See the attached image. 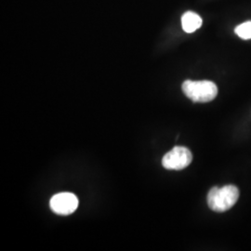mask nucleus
Segmentation results:
<instances>
[{"instance_id": "f257e3e1", "label": "nucleus", "mask_w": 251, "mask_h": 251, "mask_svg": "<svg viewBox=\"0 0 251 251\" xmlns=\"http://www.w3.org/2000/svg\"><path fill=\"white\" fill-rule=\"evenodd\" d=\"M239 198V190L234 185L213 187L207 194V205L215 212H225L232 208Z\"/></svg>"}, {"instance_id": "f03ea898", "label": "nucleus", "mask_w": 251, "mask_h": 251, "mask_svg": "<svg viewBox=\"0 0 251 251\" xmlns=\"http://www.w3.org/2000/svg\"><path fill=\"white\" fill-rule=\"evenodd\" d=\"M181 88L186 97L194 102H208L218 95V88L211 81L186 80L182 83Z\"/></svg>"}, {"instance_id": "7ed1b4c3", "label": "nucleus", "mask_w": 251, "mask_h": 251, "mask_svg": "<svg viewBox=\"0 0 251 251\" xmlns=\"http://www.w3.org/2000/svg\"><path fill=\"white\" fill-rule=\"evenodd\" d=\"M192 160L193 154L188 148L184 146H175L164 155L162 165L165 169L170 171H181L187 168Z\"/></svg>"}, {"instance_id": "20e7f679", "label": "nucleus", "mask_w": 251, "mask_h": 251, "mask_svg": "<svg viewBox=\"0 0 251 251\" xmlns=\"http://www.w3.org/2000/svg\"><path fill=\"white\" fill-rule=\"evenodd\" d=\"M50 206L54 213L58 215H70L76 210L78 199L71 193H60L51 198Z\"/></svg>"}, {"instance_id": "39448f33", "label": "nucleus", "mask_w": 251, "mask_h": 251, "mask_svg": "<svg viewBox=\"0 0 251 251\" xmlns=\"http://www.w3.org/2000/svg\"><path fill=\"white\" fill-rule=\"evenodd\" d=\"M181 25L186 33H194L202 25V19L196 12L187 11L181 17Z\"/></svg>"}, {"instance_id": "423d86ee", "label": "nucleus", "mask_w": 251, "mask_h": 251, "mask_svg": "<svg viewBox=\"0 0 251 251\" xmlns=\"http://www.w3.org/2000/svg\"><path fill=\"white\" fill-rule=\"evenodd\" d=\"M235 34L242 39H251V21L243 23L240 25L235 28Z\"/></svg>"}]
</instances>
